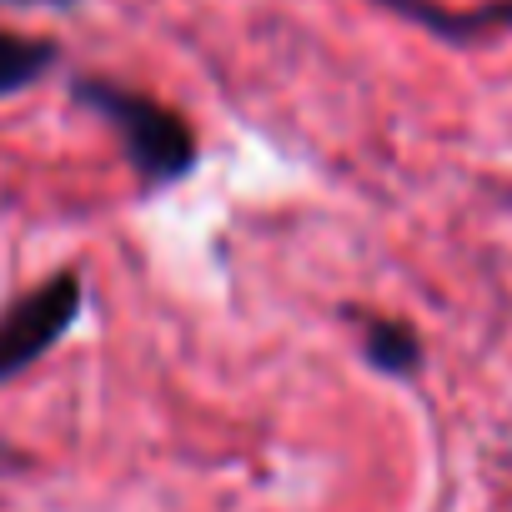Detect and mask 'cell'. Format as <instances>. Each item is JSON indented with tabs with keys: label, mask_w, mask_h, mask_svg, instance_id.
I'll use <instances>...</instances> for the list:
<instances>
[{
	"label": "cell",
	"mask_w": 512,
	"mask_h": 512,
	"mask_svg": "<svg viewBox=\"0 0 512 512\" xmlns=\"http://www.w3.org/2000/svg\"><path fill=\"white\" fill-rule=\"evenodd\" d=\"M76 101H86L96 116L116 126V136L126 141V161L151 186H166L196 166V136L171 106L141 91H126L116 81H76Z\"/></svg>",
	"instance_id": "6da1fadb"
},
{
	"label": "cell",
	"mask_w": 512,
	"mask_h": 512,
	"mask_svg": "<svg viewBox=\"0 0 512 512\" xmlns=\"http://www.w3.org/2000/svg\"><path fill=\"white\" fill-rule=\"evenodd\" d=\"M81 302H86V287H81V272H61L51 277L46 287L26 292L16 307L0 312V382L21 377L26 367H36L81 317Z\"/></svg>",
	"instance_id": "7a4b0ae2"
},
{
	"label": "cell",
	"mask_w": 512,
	"mask_h": 512,
	"mask_svg": "<svg viewBox=\"0 0 512 512\" xmlns=\"http://www.w3.org/2000/svg\"><path fill=\"white\" fill-rule=\"evenodd\" d=\"M362 352H367V362H372L377 372H387V377H412V372L422 367V342H417V332H412L407 322H397V317H367V322H362Z\"/></svg>",
	"instance_id": "3957f363"
},
{
	"label": "cell",
	"mask_w": 512,
	"mask_h": 512,
	"mask_svg": "<svg viewBox=\"0 0 512 512\" xmlns=\"http://www.w3.org/2000/svg\"><path fill=\"white\" fill-rule=\"evenodd\" d=\"M51 61H56V46L51 41L0 31V96H16L31 81H41L51 71Z\"/></svg>",
	"instance_id": "277c9868"
},
{
	"label": "cell",
	"mask_w": 512,
	"mask_h": 512,
	"mask_svg": "<svg viewBox=\"0 0 512 512\" xmlns=\"http://www.w3.org/2000/svg\"><path fill=\"white\" fill-rule=\"evenodd\" d=\"M392 6L407 11V16H417V21L432 26L437 36H452V41L477 36V31H487V26H507V31H512V0H507V6H492V11H477V16H447V11L422 6V0H392Z\"/></svg>",
	"instance_id": "5b68a950"
},
{
	"label": "cell",
	"mask_w": 512,
	"mask_h": 512,
	"mask_svg": "<svg viewBox=\"0 0 512 512\" xmlns=\"http://www.w3.org/2000/svg\"><path fill=\"white\" fill-rule=\"evenodd\" d=\"M26 6H36V0H26Z\"/></svg>",
	"instance_id": "8992f818"
}]
</instances>
